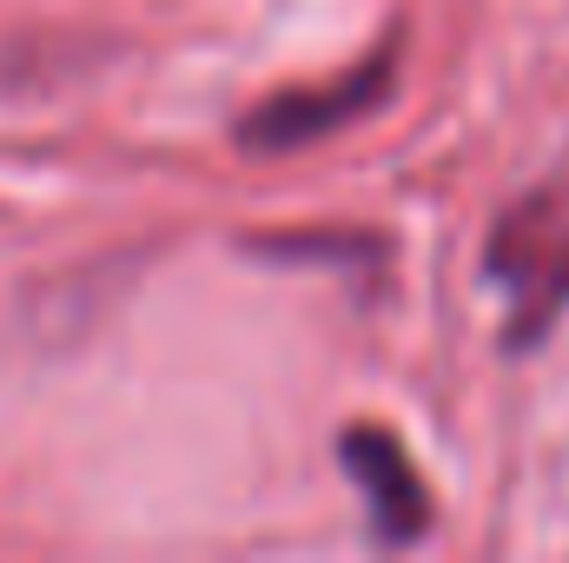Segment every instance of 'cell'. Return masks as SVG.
<instances>
[{"instance_id":"6da1fadb","label":"cell","mask_w":569,"mask_h":563,"mask_svg":"<svg viewBox=\"0 0 569 563\" xmlns=\"http://www.w3.org/2000/svg\"><path fill=\"white\" fill-rule=\"evenodd\" d=\"M490 279L510 305V345H537L557 318L569 312V179L530 186L497 226L483 253Z\"/></svg>"},{"instance_id":"7a4b0ae2","label":"cell","mask_w":569,"mask_h":563,"mask_svg":"<svg viewBox=\"0 0 569 563\" xmlns=\"http://www.w3.org/2000/svg\"><path fill=\"white\" fill-rule=\"evenodd\" d=\"M391 80H398V47H378L371 60H358L351 73H338L325 87H284L239 120V146L246 152H298L311 140H331V134L358 127L391 93Z\"/></svg>"},{"instance_id":"3957f363","label":"cell","mask_w":569,"mask_h":563,"mask_svg":"<svg viewBox=\"0 0 569 563\" xmlns=\"http://www.w3.org/2000/svg\"><path fill=\"white\" fill-rule=\"evenodd\" d=\"M338 457L351 471V484L365 491V511H371V531L385 544H418L430 531V491L418 477V464L405 457V444L378 424H351L338 437Z\"/></svg>"}]
</instances>
